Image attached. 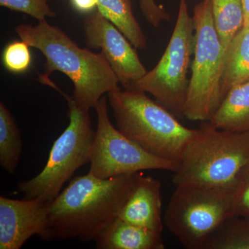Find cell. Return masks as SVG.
I'll use <instances>...</instances> for the list:
<instances>
[{
    "label": "cell",
    "instance_id": "obj_13",
    "mask_svg": "<svg viewBox=\"0 0 249 249\" xmlns=\"http://www.w3.org/2000/svg\"><path fill=\"white\" fill-rule=\"evenodd\" d=\"M162 232L116 218L96 237L99 249H164Z\"/></svg>",
    "mask_w": 249,
    "mask_h": 249
},
{
    "label": "cell",
    "instance_id": "obj_1",
    "mask_svg": "<svg viewBox=\"0 0 249 249\" xmlns=\"http://www.w3.org/2000/svg\"><path fill=\"white\" fill-rule=\"evenodd\" d=\"M137 175L101 178L88 173L73 178L50 204V240L95 241L119 217Z\"/></svg>",
    "mask_w": 249,
    "mask_h": 249
},
{
    "label": "cell",
    "instance_id": "obj_25",
    "mask_svg": "<svg viewBox=\"0 0 249 249\" xmlns=\"http://www.w3.org/2000/svg\"><path fill=\"white\" fill-rule=\"evenodd\" d=\"M245 13V22L249 18V0H241Z\"/></svg>",
    "mask_w": 249,
    "mask_h": 249
},
{
    "label": "cell",
    "instance_id": "obj_7",
    "mask_svg": "<svg viewBox=\"0 0 249 249\" xmlns=\"http://www.w3.org/2000/svg\"><path fill=\"white\" fill-rule=\"evenodd\" d=\"M196 30L194 58L183 116L191 121H209L222 103L225 51L214 27L212 0H203L193 11Z\"/></svg>",
    "mask_w": 249,
    "mask_h": 249
},
{
    "label": "cell",
    "instance_id": "obj_15",
    "mask_svg": "<svg viewBox=\"0 0 249 249\" xmlns=\"http://www.w3.org/2000/svg\"><path fill=\"white\" fill-rule=\"evenodd\" d=\"M249 80V28L244 26L225 52L221 89L222 101L232 88Z\"/></svg>",
    "mask_w": 249,
    "mask_h": 249
},
{
    "label": "cell",
    "instance_id": "obj_6",
    "mask_svg": "<svg viewBox=\"0 0 249 249\" xmlns=\"http://www.w3.org/2000/svg\"><path fill=\"white\" fill-rule=\"evenodd\" d=\"M237 183L225 186L175 187L163 221L188 249H202L208 239L235 216Z\"/></svg>",
    "mask_w": 249,
    "mask_h": 249
},
{
    "label": "cell",
    "instance_id": "obj_19",
    "mask_svg": "<svg viewBox=\"0 0 249 249\" xmlns=\"http://www.w3.org/2000/svg\"><path fill=\"white\" fill-rule=\"evenodd\" d=\"M202 249H249V217L233 216L228 219Z\"/></svg>",
    "mask_w": 249,
    "mask_h": 249
},
{
    "label": "cell",
    "instance_id": "obj_9",
    "mask_svg": "<svg viewBox=\"0 0 249 249\" xmlns=\"http://www.w3.org/2000/svg\"><path fill=\"white\" fill-rule=\"evenodd\" d=\"M95 109L97 129L90 157L89 173L98 178H108L143 170L175 171L178 163L152 155L113 125L106 96L101 98Z\"/></svg>",
    "mask_w": 249,
    "mask_h": 249
},
{
    "label": "cell",
    "instance_id": "obj_12",
    "mask_svg": "<svg viewBox=\"0 0 249 249\" xmlns=\"http://www.w3.org/2000/svg\"><path fill=\"white\" fill-rule=\"evenodd\" d=\"M118 217L149 230L163 232L165 224L160 180L138 173Z\"/></svg>",
    "mask_w": 249,
    "mask_h": 249
},
{
    "label": "cell",
    "instance_id": "obj_3",
    "mask_svg": "<svg viewBox=\"0 0 249 249\" xmlns=\"http://www.w3.org/2000/svg\"><path fill=\"white\" fill-rule=\"evenodd\" d=\"M116 127L152 155L178 163L198 129L185 127L178 117L147 93L120 89L107 93Z\"/></svg>",
    "mask_w": 249,
    "mask_h": 249
},
{
    "label": "cell",
    "instance_id": "obj_24",
    "mask_svg": "<svg viewBox=\"0 0 249 249\" xmlns=\"http://www.w3.org/2000/svg\"><path fill=\"white\" fill-rule=\"evenodd\" d=\"M70 4L77 12L89 14L97 8L98 0H70Z\"/></svg>",
    "mask_w": 249,
    "mask_h": 249
},
{
    "label": "cell",
    "instance_id": "obj_26",
    "mask_svg": "<svg viewBox=\"0 0 249 249\" xmlns=\"http://www.w3.org/2000/svg\"><path fill=\"white\" fill-rule=\"evenodd\" d=\"M244 26H245V27H247L249 28V18L248 19H247V20L245 21V25H244Z\"/></svg>",
    "mask_w": 249,
    "mask_h": 249
},
{
    "label": "cell",
    "instance_id": "obj_2",
    "mask_svg": "<svg viewBox=\"0 0 249 249\" xmlns=\"http://www.w3.org/2000/svg\"><path fill=\"white\" fill-rule=\"evenodd\" d=\"M21 40L37 49L46 59L45 76L54 71L66 75L73 83L72 98L89 110L96 107L105 93L120 89L119 81L101 53L80 48L60 28L47 20L36 26L19 24L15 29Z\"/></svg>",
    "mask_w": 249,
    "mask_h": 249
},
{
    "label": "cell",
    "instance_id": "obj_10",
    "mask_svg": "<svg viewBox=\"0 0 249 249\" xmlns=\"http://www.w3.org/2000/svg\"><path fill=\"white\" fill-rule=\"evenodd\" d=\"M85 44L89 48L100 49L119 83L124 89H131L147 71L135 47L98 10L85 18Z\"/></svg>",
    "mask_w": 249,
    "mask_h": 249
},
{
    "label": "cell",
    "instance_id": "obj_21",
    "mask_svg": "<svg viewBox=\"0 0 249 249\" xmlns=\"http://www.w3.org/2000/svg\"><path fill=\"white\" fill-rule=\"evenodd\" d=\"M50 0H0V6L17 12L29 15L40 21L56 16L49 5Z\"/></svg>",
    "mask_w": 249,
    "mask_h": 249
},
{
    "label": "cell",
    "instance_id": "obj_17",
    "mask_svg": "<svg viewBox=\"0 0 249 249\" xmlns=\"http://www.w3.org/2000/svg\"><path fill=\"white\" fill-rule=\"evenodd\" d=\"M22 151L20 133L9 109L0 103V165L13 175L17 169Z\"/></svg>",
    "mask_w": 249,
    "mask_h": 249
},
{
    "label": "cell",
    "instance_id": "obj_20",
    "mask_svg": "<svg viewBox=\"0 0 249 249\" xmlns=\"http://www.w3.org/2000/svg\"><path fill=\"white\" fill-rule=\"evenodd\" d=\"M30 47L27 42L21 39L6 45L1 55L5 69L15 74H21L28 71L32 64Z\"/></svg>",
    "mask_w": 249,
    "mask_h": 249
},
{
    "label": "cell",
    "instance_id": "obj_5",
    "mask_svg": "<svg viewBox=\"0 0 249 249\" xmlns=\"http://www.w3.org/2000/svg\"><path fill=\"white\" fill-rule=\"evenodd\" d=\"M44 80V85L56 90L66 99L70 123L54 142L42 171L31 179L18 183V188L24 199H38L52 203L73 174L89 163L95 131L89 110L78 106L50 77Z\"/></svg>",
    "mask_w": 249,
    "mask_h": 249
},
{
    "label": "cell",
    "instance_id": "obj_16",
    "mask_svg": "<svg viewBox=\"0 0 249 249\" xmlns=\"http://www.w3.org/2000/svg\"><path fill=\"white\" fill-rule=\"evenodd\" d=\"M96 9L136 49L147 48L146 37L134 16L130 0H98Z\"/></svg>",
    "mask_w": 249,
    "mask_h": 249
},
{
    "label": "cell",
    "instance_id": "obj_4",
    "mask_svg": "<svg viewBox=\"0 0 249 249\" xmlns=\"http://www.w3.org/2000/svg\"><path fill=\"white\" fill-rule=\"evenodd\" d=\"M249 159V133L218 129L202 122L173 172L175 187L235 184Z\"/></svg>",
    "mask_w": 249,
    "mask_h": 249
},
{
    "label": "cell",
    "instance_id": "obj_23",
    "mask_svg": "<svg viewBox=\"0 0 249 249\" xmlns=\"http://www.w3.org/2000/svg\"><path fill=\"white\" fill-rule=\"evenodd\" d=\"M139 4L145 19L152 27L157 28L162 22L170 19L165 8L157 4L155 0H139Z\"/></svg>",
    "mask_w": 249,
    "mask_h": 249
},
{
    "label": "cell",
    "instance_id": "obj_14",
    "mask_svg": "<svg viewBox=\"0 0 249 249\" xmlns=\"http://www.w3.org/2000/svg\"><path fill=\"white\" fill-rule=\"evenodd\" d=\"M209 122L223 130L249 133V80L228 92Z\"/></svg>",
    "mask_w": 249,
    "mask_h": 249
},
{
    "label": "cell",
    "instance_id": "obj_22",
    "mask_svg": "<svg viewBox=\"0 0 249 249\" xmlns=\"http://www.w3.org/2000/svg\"><path fill=\"white\" fill-rule=\"evenodd\" d=\"M235 216L249 217V159L238 177Z\"/></svg>",
    "mask_w": 249,
    "mask_h": 249
},
{
    "label": "cell",
    "instance_id": "obj_11",
    "mask_svg": "<svg viewBox=\"0 0 249 249\" xmlns=\"http://www.w3.org/2000/svg\"><path fill=\"white\" fill-rule=\"evenodd\" d=\"M50 204L38 199L18 200L0 196V249H21L36 235L50 241Z\"/></svg>",
    "mask_w": 249,
    "mask_h": 249
},
{
    "label": "cell",
    "instance_id": "obj_18",
    "mask_svg": "<svg viewBox=\"0 0 249 249\" xmlns=\"http://www.w3.org/2000/svg\"><path fill=\"white\" fill-rule=\"evenodd\" d=\"M214 27L223 48L227 51L236 34L245 25L241 0H212Z\"/></svg>",
    "mask_w": 249,
    "mask_h": 249
},
{
    "label": "cell",
    "instance_id": "obj_8",
    "mask_svg": "<svg viewBox=\"0 0 249 249\" xmlns=\"http://www.w3.org/2000/svg\"><path fill=\"white\" fill-rule=\"evenodd\" d=\"M195 43L196 30L188 11V1L180 0L176 24L161 58L131 89L152 95L177 117L184 118L190 80L188 72Z\"/></svg>",
    "mask_w": 249,
    "mask_h": 249
}]
</instances>
